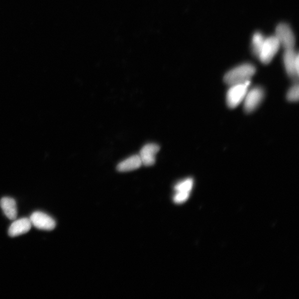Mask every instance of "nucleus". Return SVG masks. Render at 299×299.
Wrapping results in <instances>:
<instances>
[{
  "mask_svg": "<svg viewBox=\"0 0 299 299\" xmlns=\"http://www.w3.org/2000/svg\"><path fill=\"white\" fill-rule=\"evenodd\" d=\"M29 220L32 225L39 229L52 230L55 228L56 225L55 220L53 218L42 212L33 213Z\"/></svg>",
  "mask_w": 299,
  "mask_h": 299,
  "instance_id": "nucleus-7",
  "label": "nucleus"
},
{
  "mask_svg": "<svg viewBox=\"0 0 299 299\" xmlns=\"http://www.w3.org/2000/svg\"><path fill=\"white\" fill-rule=\"evenodd\" d=\"M160 150V147L155 144L145 145L141 149L140 153V158L142 165L145 166H151L154 165L156 161V155Z\"/></svg>",
  "mask_w": 299,
  "mask_h": 299,
  "instance_id": "nucleus-8",
  "label": "nucleus"
},
{
  "mask_svg": "<svg viewBox=\"0 0 299 299\" xmlns=\"http://www.w3.org/2000/svg\"><path fill=\"white\" fill-rule=\"evenodd\" d=\"M190 193L177 192L174 196V200L176 203H182L186 201L189 198Z\"/></svg>",
  "mask_w": 299,
  "mask_h": 299,
  "instance_id": "nucleus-15",
  "label": "nucleus"
},
{
  "mask_svg": "<svg viewBox=\"0 0 299 299\" xmlns=\"http://www.w3.org/2000/svg\"><path fill=\"white\" fill-rule=\"evenodd\" d=\"M32 224L29 218H23L14 221L8 229V235L15 237L27 233L31 229Z\"/></svg>",
  "mask_w": 299,
  "mask_h": 299,
  "instance_id": "nucleus-9",
  "label": "nucleus"
},
{
  "mask_svg": "<svg viewBox=\"0 0 299 299\" xmlns=\"http://www.w3.org/2000/svg\"><path fill=\"white\" fill-rule=\"evenodd\" d=\"M287 99L291 101H297L299 100V85L298 83L294 85L287 94Z\"/></svg>",
  "mask_w": 299,
  "mask_h": 299,
  "instance_id": "nucleus-14",
  "label": "nucleus"
},
{
  "mask_svg": "<svg viewBox=\"0 0 299 299\" xmlns=\"http://www.w3.org/2000/svg\"><path fill=\"white\" fill-rule=\"evenodd\" d=\"M275 36L280 45L285 50L294 49L295 46V36L288 24L284 23L278 24L276 29Z\"/></svg>",
  "mask_w": 299,
  "mask_h": 299,
  "instance_id": "nucleus-3",
  "label": "nucleus"
},
{
  "mask_svg": "<svg viewBox=\"0 0 299 299\" xmlns=\"http://www.w3.org/2000/svg\"><path fill=\"white\" fill-rule=\"evenodd\" d=\"M0 206L6 216L10 220L17 217V210L15 200L11 198H3L0 200Z\"/></svg>",
  "mask_w": 299,
  "mask_h": 299,
  "instance_id": "nucleus-10",
  "label": "nucleus"
},
{
  "mask_svg": "<svg viewBox=\"0 0 299 299\" xmlns=\"http://www.w3.org/2000/svg\"><path fill=\"white\" fill-rule=\"evenodd\" d=\"M283 62L287 74L293 78H297L299 73V55L294 49L286 50L284 53Z\"/></svg>",
  "mask_w": 299,
  "mask_h": 299,
  "instance_id": "nucleus-5",
  "label": "nucleus"
},
{
  "mask_svg": "<svg viewBox=\"0 0 299 299\" xmlns=\"http://www.w3.org/2000/svg\"><path fill=\"white\" fill-rule=\"evenodd\" d=\"M250 85L251 81L230 86L226 97L227 103L230 108H234L244 100Z\"/></svg>",
  "mask_w": 299,
  "mask_h": 299,
  "instance_id": "nucleus-2",
  "label": "nucleus"
},
{
  "mask_svg": "<svg viewBox=\"0 0 299 299\" xmlns=\"http://www.w3.org/2000/svg\"><path fill=\"white\" fill-rule=\"evenodd\" d=\"M264 96V91L260 87L254 88L248 91L243 100L244 110L250 112L257 109L263 100Z\"/></svg>",
  "mask_w": 299,
  "mask_h": 299,
  "instance_id": "nucleus-6",
  "label": "nucleus"
},
{
  "mask_svg": "<svg viewBox=\"0 0 299 299\" xmlns=\"http://www.w3.org/2000/svg\"><path fill=\"white\" fill-rule=\"evenodd\" d=\"M142 163L139 155H133L121 162L117 166V169L120 172H128L138 169L141 166Z\"/></svg>",
  "mask_w": 299,
  "mask_h": 299,
  "instance_id": "nucleus-11",
  "label": "nucleus"
},
{
  "mask_svg": "<svg viewBox=\"0 0 299 299\" xmlns=\"http://www.w3.org/2000/svg\"><path fill=\"white\" fill-rule=\"evenodd\" d=\"M265 40L266 38L261 33L256 32L254 34L252 41V49L254 55L256 57H258Z\"/></svg>",
  "mask_w": 299,
  "mask_h": 299,
  "instance_id": "nucleus-12",
  "label": "nucleus"
},
{
  "mask_svg": "<svg viewBox=\"0 0 299 299\" xmlns=\"http://www.w3.org/2000/svg\"><path fill=\"white\" fill-rule=\"evenodd\" d=\"M194 185V181L192 179H186L179 183L175 186L176 193H190L192 190Z\"/></svg>",
  "mask_w": 299,
  "mask_h": 299,
  "instance_id": "nucleus-13",
  "label": "nucleus"
},
{
  "mask_svg": "<svg viewBox=\"0 0 299 299\" xmlns=\"http://www.w3.org/2000/svg\"><path fill=\"white\" fill-rule=\"evenodd\" d=\"M281 45L275 36L266 38L258 58L264 64H268L277 53Z\"/></svg>",
  "mask_w": 299,
  "mask_h": 299,
  "instance_id": "nucleus-4",
  "label": "nucleus"
},
{
  "mask_svg": "<svg viewBox=\"0 0 299 299\" xmlns=\"http://www.w3.org/2000/svg\"><path fill=\"white\" fill-rule=\"evenodd\" d=\"M256 73V68L250 63H244L233 68L225 74L224 80L229 86L250 81Z\"/></svg>",
  "mask_w": 299,
  "mask_h": 299,
  "instance_id": "nucleus-1",
  "label": "nucleus"
}]
</instances>
